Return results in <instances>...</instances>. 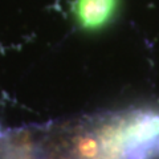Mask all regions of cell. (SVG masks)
Here are the masks:
<instances>
[{"label": "cell", "instance_id": "6da1fadb", "mask_svg": "<svg viewBox=\"0 0 159 159\" xmlns=\"http://www.w3.org/2000/svg\"><path fill=\"white\" fill-rule=\"evenodd\" d=\"M119 0H73L72 13L82 31L97 32L113 21Z\"/></svg>", "mask_w": 159, "mask_h": 159}]
</instances>
